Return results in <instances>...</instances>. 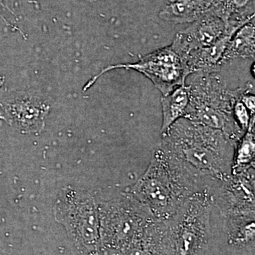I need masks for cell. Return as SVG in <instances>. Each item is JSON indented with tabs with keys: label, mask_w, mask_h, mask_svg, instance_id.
Masks as SVG:
<instances>
[{
	"label": "cell",
	"mask_w": 255,
	"mask_h": 255,
	"mask_svg": "<svg viewBox=\"0 0 255 255\" xmlns=\"http://www.w3.org/2000/svg\"><path fill=\"white\" fill-rule=\"evenodd\" d=\"M159 147L194 193H211L232 172L236 145L221 130L196 121L178 119Z\"/></svg>",
	"instance_id": "obj_1"
},
{
	"label": "cell",
	"mask_w": 255,
	"mask_h": 255,
	"mask_svg": "<svg viewBox=\"0 0 255 255\" xmlns=\"http://www.w3.org/2000/svg\"><path fill=\"white\" fill-rule=\"evenodd\" d=\"M185 85L189 103L184 118L221 130L230 141L237 145L245 132L236 123L233 110L244 87L228 89L216 71L191 74L186 79Z\"/></svg>",
	"instance_id": "obj_2"
},
{
	"label": "cell",
	"mask_w": 255,
	"mask_h": 255,
	"mask_svg": "<svg viewBox=\"0 0 255 255\" xmlns=\"http://www.w3.org/2000/svg\"><path fill=\"white\" fill-rule=\"evenodd\" d=\"M127 192L159 222L172 217L194 194L159 145L145 172Z\"/></svg>",
	"instance_id": "obj_3"
},
{
	"label": "cell",
	"mask_w": 255,
	"mask_h": 255,
	"mask_svg": "<svg viewBox=\"0 0 255 255\" xmlns=\"http://www.w3.org/2000/svg\"><path fill=\"white\" fill-rule=\"evenodd\" d=\"M219 213L209 191L195 193L164 225V255H202Z\"/></svg>",
	"instance_id": "obj_4"
},
{
	"label": "cell",
	"mask_w": 255,
	"mask_h": 255,
	"mask_svg": "<svg viewBox=\"0 0 255 255\" xmlns=\"http://www.w3.org/2000/svg\"><path fill=\"white\" fill-rule=\"evenodd\" d=\"M53 215L81 254H100L102 250L98 199L87 191L63 188L53 206Z\"/></svg>",
	"instance_id": "obj_5"
},
{
	"label": "cell",
	"mask_w": 255,
	"mask_h": 255,
	"mask_svg": "<svg viewBox=\"0 0 255 255\" xmlns=\"http://www.w3.org/2000/svg\"><path fill=\"white\" fill-rule=\"evenodd\" d=\"M98 211L102 250L112 255L130 244L155 221L127 192L98 199Z\"/></svg>",
	"instance_id": "obj_6"
},
{
	"label": "cell",
	"mask_w": 255,
	"mask_h": 255,
	"mask_svg": "<svg viewBox=\"0 0 255 255\" xmlns=\"http://www.w3.org/2000/svg\"><path fill=\"white\" fill-rule=\"evenodd\" d=\"M117 69L132 70L142 74L152 82L162 96L168 95L177 87L185 85L186 79L190 75L182 57L170 45L144 55L135 63L106 67L85 84L83 92L90 89L104 74Z\"/></svg>",
	"instance_id": "obj_7"
},
{
	"label": "cell",
	"mask_w": 255,
	"mask_h": 255,
	"mask_svg": "<svg viewBox=\"0 0 255 255\" xmlns=\"http://www.w3.org/2000/svg\"><path fill=\"white\" fill-rule=\"evenodd\" d=\"M49 111V102L38 92H9L0 97V119L23 133L41 132Z\"/></svg>",
	"instance_id": "obj_8"
},
{
	"label": "cell",
	"mask_w": 255,
	"mask_h": 255,
	"mask_svg": "<svg viewBox=\"0 0 255 255\" xmlns=\"http://www.w3.org/2000/svg\"><path fill=\"white\" fill-rule=\"evenodd\" d=\"M211 194L220 216L255 214V167L231 174Z\"/></svg>",
	"instance_id": "obj_9"
},
{
	"label": "cell",
	"mask_w": 255,
	"mask_h": 255,
	"mask_svg": "<svg viewBox=\"0 0 255 255\" xmlns=\"http://www.w3.org/2000/svg\"><path fill=\"white\" fill-rule=\"evenodd\" d=\"M236 31L228 27L214 13L209 12L190 23L186 29L178 32L172 46L183 58L191 50L212 46L223 37L233 35Z\"/></svg>",
	"instance_id": "obj_10"
},
{
	"label": "cell",
	"mask_w": 255,
	"mask_h": 255,
	"mask_svg": "<svg viewBox=\"0 0 255 255\" xmlns=\"http://www.w3.org/2000/svg\"><path fill=\"white\" fill-rule=\"evenodd\" d=\"M221 0H169L159 17L173 24L191 23L211 12Z\"/></svg>",
	"instance_id": "obj_11"
},
{
	"label": "cell",
	"mask_w": 255,
	"mask_h": 255,
	"mask_svg": "<svg viewBox=\"0 0 255 255\" xmlns=\"http://www.w3.org/2000/svg\"><path fill=\"white\" fill-rule=\"evenodd\" d=\"M112 255H164L163 223H151L130 244Z\"/></svg>",
	"instance_id": "obj_12"
},
{
	"label": "cell",
	"mask_w": 255,
	"mask_h": 255,
	"mask_svg": "<svg viewBox=\"0 0 255 255\" xmlns=\"http://www.w3.org/2000/svg\"><path fill=\"white\" fill-rule=\"evenodd\" d=\"M233 35L223 37L212 46L191 50L183 58L189 75L197 72H219L228 43Z\"/></svg>",
	"instance_id": "obj_13"
},
{
	"label": "cell",
	"mask_w": 255,
	"mask_h": 255,
	"mask_svg": "<svg viewBox=\"0 0 255 255\" xmlns=\"http://www.w3.org/2000/svg\"><path fill=\"white\" fill-rule=\"evenodd\" d=\"M255 18L241 26L231 37L223 53L221 65L236 59L255 60Z\"/></svg>",
	"instance_id": "obj_14"
},
{
	"label": "cell",
	"mask_w": 255,
	"mask_h": 255,
	"mask_svg": "<svg viewBox=\"0 0 255 255\" xmlns=\"http://www.w3.org/2000/svg\"><path fill=\"white\" fill-rule=\"evenodd\" d=\"M211 12L238 30L255 18V0H221Z\"/></svg>",
	"instance_id": "obj_15"
},
{
	"label": "cell",
	"mask_w": 255,
	"mask_h": 255,
	"mask_svg": "<svg viewBox=\"0 0 255 255\" xmlns=\"http://www.w3.org/2000/svg\"><path fill=\"white\" fill-rule=\"evenodd\" d=\"M189 103V92L185 85L177 87L168 95L162 97L161 99L162 111V124L161 128L162 135L178 119L185 117Z\"/></svg>",
	"instance_id": "obj_16"
},
{
	"label": "cell",
	"mask_w": 255,
	"mask_h": 255,
	"mask_svg": "<svg viewBox=\"0 0 255 255\" xmlns=\"http://www.w3.org/2000/svg\"><path fill=\"white\" fill-rule=\"evenodd\" d=\"M255 121H252L248 130L235 147L231 174H237L255 167Z\"/></svg>",
	"instance_id": "obj_17"
},
{
	"label": "cell",
	"mask_w": 255,
	"mask_h": 255,
	"mask_svg": "<svg viewBox=\"0 0 255 255\" xmlns=\"http://www.w3.org/2000/svg\"><path fill=\"white\" fill-rule=\"evenodd\" d=\"M233 112L236 123L241 128V130L246 132L252 121L255 120V117H251L249 112L239 99L235 102Z\"/></svg>",
	"instance_id": "obj_18"
},
{
	"label": "cell",
	"mask_w": 255,
	"mask_h": 255,
	"mask_svg": "<svg viewBox=\"0 0 255 255\" xmlns=\"http://www.w3.org/2000/svg\"><path fill=\"white\" fill-rule=\"evenodd\" d=\"M5 79L2 75H0V87H2L4 85Z\"/></svg>",
	"instance_id": "obj_19"
},
{
	"label": "cell",
	"mask_w": 255,
	"mask_h": 255,
	"mask_svg": "<svg viewBox=\"0 0 255 255\" xmlns=\"http://www.w3.org/2000/svg\"><path fill=\"white\" fill-rule=\"evenodd\" d=\"M0 4H1V6H4V8H6V9H7V7H6L4 4V0H0Z\"/></svg>",
	"instance_id": "obj_20"
},
{
	"label": "cell",
	"mask_w": 255,
	"mask_h": 255,
	"mask_svg": "<svg viewBox=\"0 0 255 255\" xmlns=\"http://www.w3.org/2000/svg\"><path fill=\"white\" fill-rule=\"evenodd\" d=\"M81 1H90V2H92V1H102V0H81Z\"/></svg>",
	"instance_id": "obj_21"
}]
</instances>
